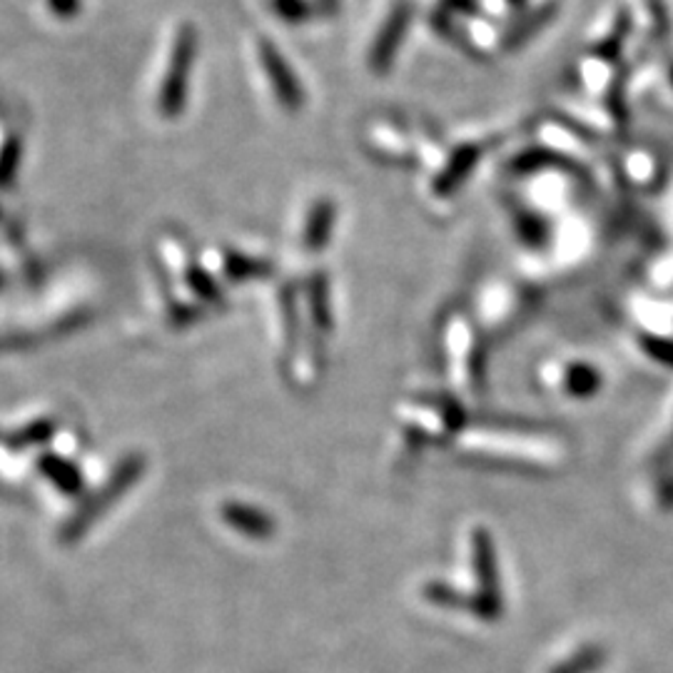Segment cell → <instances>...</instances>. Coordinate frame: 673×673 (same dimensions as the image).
Here are the masks:
<instances>
[{
	"label": "cell",
	"instance_id": "1",
	"mask_svg": "<svg viewBox=\"0 0 673 673\" xmlns=\"http://www.w3.org/2000/svg\"><path fill=\"white\" fill-rule=\"evenodd\" d=\"M193 61H195V33L193 28H189V31L185 28L175 43V53L173 61H170V73L163 88V108L165 112H170V116H175L180 106H183L185 85L189 68H193Z\"/></svg>",
	"mask_w": 673,
	"mask_h": 673
},
{
	"label": "cell",
	"instance_id": "2",
	"mask_svg": "<svg viewBox=\"0 0 673 673\" xmlns=\"http://www.w3.org/2000/svg\"><path fill=\"white\" fill-rule=\"evenodd\" d=\"M412 21V6L400 3L392 8L390 18H387L382 31H379L377 41L372 45V55H369V65H372L375 73H387L392 68V63L397 58V51H400V45L404 41L406 28H410Z\"/></svg>",
	"mask_w": 673,
	"mask_h": 673
},
{
	"label": "cell",
	"instance_id": "3",
	"mask_svg": "<svg viewBox=\"0 0 673 673\" xmlns=\"http://www.w3.org/2000/svg\"><path fill=\"white\" fill-rule=\"evenodd\" d=\"M260 63H262L264 73H268L278 100L287 110H297L302 106V100H305V95H302L300 80L295 78V73H292L287 61L282 58V53L272 43L262 41L260 43Z\"/></svg>",
	"mask_w": 673,
	"mask_h": 673
},
{
	"label": "cell",
	"instance_id": "4",
	"mask_svg": "<svg viewBox=\"0 0 673 673\" xmlns=\"http://www.w3.org/2000/svg\"><path fill=\"white\" fill-rule=\"evenodd\" d=\"M552 18H554V6L539 8V11H534L532 15H527L524 21L517 23V25H514V31H509L504 45H507V47H519V45H524V43L529 41V37H534L539 31H542V28H544L549 21H552Z\"/></svg>",
	"mask_w": 673,
	"mask_h": 673
},
{
	"label": "cell",
	"instance_id": "5",
	"mask_svg": "<svg viewBox=\"0 0 673 673\" xmlns=\"http://www.w3.org/2000/svg\"><path fill=\"white\" fill-rule=\"evenodd\" d=\"M270 8L284 23H302L312 18V6L307 0H270Z\"/></svg>",
	"mask_w": 673,
	"mask_h": 673
},
{
	"label": "cell",
	"instance_id": "6",
	"mask_svg": "<svg viewBox=\"0 0 673 673\" xmlns=\"http://www.w3.org/2000/svg\"><path fill=\"white\" fill-rule=\"evenodd\" d=\"M442 13H474L477 11V0H442Z\"/></svg>",
	"mask_w": 673,
	"mask_h": 673
},
{
	"label": "cell",
	"instance_id": "7",
	"mask_svg": "<svg viewBox=\"0 0 673 673\" xmlns=\"http://www.w3.org/2000/svg\"><path fill=\"white\" fill-rule=\"evenodd\" d=\"M337 3H339V0H322V8H325V11H329V13H335Z\"/></svg>",
	"mask_w": 673,
	"mask_h": 673
},
{
	"label": "cell",
	"instance_id": "8",
	"mask_svg": "<svg viewBox=\"0 0 673 673\" xmlns=\"http://www.w3.org/2000/svg\"><path fill=\"white\" fill-rule=\"evenodd\" d=\"M509 3H514V6H521V3H524V0H509Z\"/></svg>",
	"mask_w": 673,
	"mask_h": 673
}]
</instances>
